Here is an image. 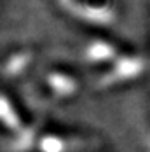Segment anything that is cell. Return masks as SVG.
<instances>
[{
	"label": "cell",
	"mask_w": 150,
	"mask_h": 152,
	"mask_svg": "<svg viewBox=\"0 0 150 152\" xmlns=\"http://www.w3.org/2000/svg\"><path fill=\"white\" fill-rule=\"evenodd\" d=\"M42 147H44L45 152H56V151H60V142L58 140H52V138H47L44 143H42Z\"/></svg>",
	"instance_id": "6da1fadb"
}]
</instances>
